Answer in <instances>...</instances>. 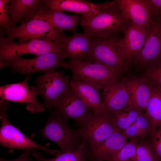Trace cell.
<instances>
[{
  "mask_svg": "<svg viewBox=\"0 0 161 161\" xmlns=\"http://www.w3.org/2000/svg\"><path fill=\"white\" fill-rule=\"evenodd\" d=\"M92 16L80 17L84 34L90 38H104L125 31L128 20L123 15L117 2Z\"/></svg>",
  "mask_w": 161,
  "mask_h": 161,
  "instance_id": "6da1fadb",
  "label": "cell"
},
{
  "mask_svg": "<svg viewBox=\"0 0 161 161\" xmlns=\"http://www.w3.org/2000/svg\"><path fill=\"white\" fill-rule=\"evenodd\" d=\"M50 112L45 125L38 131L42 137L56 144L61 153L72 151L78 147L84 139L78 129L71 128L67 120L59 114Z\"/></svg>",
  "mask_w": 161,
  "mask_h": 161,
  "instance_id": "7a4b0ae2",
  "label": "cell"
},
{
  "mask_svg": "<svg viewBox=\"0 0 161 161\" xmlns=\"http://www.w3.org/2000/svg\"><path fill=\"white\" fill-rule=\"evenodd\" d=\"M70 80L63 71L48 72L36 78V85L30 89L36 97L39 95L42 97L44 105L50 111L71 87Z\"/></svg>",
  "mask_w": 161,
  "mask_h": 161,
  "instance_id": "3957f363",
  "label": "cell"
},
{
  "mask_svg": "<svg viewBox=\"0 0 161 161\" xmlns=\"http://www.w3.org/2000/svg\"><path fill=\"white\" fill-rule=\"evenodd\" d=\"M65 58L63 51L48 52L30 59L15 57L0 62V68L7 66L14 73L28 75L36 72L55 71L58 68L63 67Z\"/></svg>",
  "mask_w": 161,
  "mask_h": 161,
  "instance_id": "277c9868",
  "label": "cell"
},
{
  "mask_svg": "<svg viewBox=\"0 0 161 161\" xmlns=\"http://www.w3.org/2000/svg\"><path fill=\"white\" fill-rule=\"evenodd\" d=\"M9 101L1 98L0 100V118L1 124L0 128V145L5 147L19 149L38 148L56 156L60 151L49 149L42 146L24 135L9 121L7 111L10 106Z\"/></svg>",
  "mask_w": 161,
  "mask_h": 161,
  "instance_id": "5b68a950",
  "label": "cell"
},
{
  "mask_svg": "<svg viewBox=\"0 0 161 161\" xmlns=\"http://www.w3.org/2000/svg\"><path fill=\"white\" fill-rule=\"evenodd\" d=\"M70 70L72 78L102 85L117 79L122 72L99 62L87 60L65 62L63 67Z\"/></svg>",
  "mask_w": 161,
  "mask_h": 161,
  "instance_id": "8992f818",
  "label": "cell"
},
{
  "mask_svg": "<svg viewBox=\"0 0 161 161\" xmlns=\"http://www.w3.org/2000/svg\"><path fill=\"white\" fill-rule=\"evenodd\" d=\"M62 51L57 43L47 39L35 38L26 42H16L14 40H7L0 36V62L24 54L38 55Z\"/></svg>",
  "mask_w": 161,
  "mask_h": 161,
  "instance_id": "52a82bcc",
  "label": "cell"
},
{
  "mask_svg": "<svg viewBox=\"0 0 161 161\" xmlns=\"http://www.w3.org/2000/svg\"><path fill=\"white\" fill-rule=\"evenodd\" d=\"M91 38V50L84 60L97 61L122 72L126 69L129 62L121 56L118 38L112 36L104 38Z\"/></svg>",
  "mask_w": 161,
  "mask_h": 161,
  "instance_id": "ba28073f",
  "label": "cell"
},
{
  "mask_svg": "<svg viewBox=\"0 0 161 161\" xmlns=\"http://www.w3.org/2000/svg\"><path fill=\"white\" fill-rule=\"evenodd\" d=\"M41 10L31 19L12 29L5 38L8 40L17 39L19 42L35 38L55 41L60 32L44 17Z\"/></svg>",
  "mask_w": 161,
  "mask_h": 161,
  "instance_id": "9c48e42d",
  "label": "cell"
},
{
  "mask_svg": "<svg viewBox=\"0 0 161 161\" xmlns=\"http://www.w3.org/2000/svg\"><path fill=\"white\" fill-rule=\"evenodd\" d=\"M75 90L71 87L50 112L61 115L66 120H73L79 127L93 114Z\"/></svg>",
  "mask_w": 161,
  "mask_h": 161,
  "instance_id": "30bf717a",
  "label": "cell"
},
{
  "mask_svg": "<svg viewBox=\"0 0 161 161\" xmlns=\"http://www.w3.org/2000/svg\"><path fill=\"white\" fill-rule=\"evenodd\" d=\"M118 129L109 114L94 113L78 129L82 137L88 141L91 150L101 144Z\"/></svg>",
  "mask_w": 161,
  "mask_h": 161,
  "instance_id": "8fae6325",
  "label": "cell"
},
{
  "mask_svg": "<svg viewBox=\"0 0 161 161\" xmlns=\"http://www.w3.org/2000/svg\"><path fill=\"white\" fill-rule=\"evenodd\" d=\"M30 76L26 75L22 82L10 83L0 86V97L8 101L29 104L27 109L32 113L44 111L43 103L39 102L28 84Z\"/></svg>",
  "mask_w": 161,
  "mask_h": 161,
  "instance_id": "7c38bea8",
  "label": "cell"
},
{
  "mask_svg": "<svg viewBox=\"0 0 161 161\" xmlns=\"http://www.w3.org/2000/svg\"><path fill=\"white\" fill-rule=\"evenodd\" d=\"M103 101L109 113L114 114L133 106L124 80L119 78L101 86Z\"/></svg>",
  "mask_w": 161,
  "mask_h": 161,
  "instance_id": "4fadbf2b",
  "label": "cell"
},
{
  "mask_svg": "<svg viewBox=\"0 0 161 161\" xmlns=\"http://www.w3.org/2000/svg\"><path fill=\"white\" fill-rule=\"evenodd\" d=\"M55 42L64 52L65 58L69 60H84L91 50V38L83 33L68 36L60 32Z\"/></svg>",
  "mask_w": 161,
  "mask_h": 161,
  "instance_id": "5bb4252c",
  "label": "cell"
},
{
  "mask_svg": "<svg viewBox=\"0 0 161 161\" xmlns=\"http://www.w3.org/2000/svg\"><path fill=\"white\" fill-rule=\"evenodd\" d=\"M123 16L131 23L146 30L153 21L147 0H116Z\"/></svg>",
  "mask_w": 161,
  "mask_h": 161,
  "instance_id": "9a60e30c",
  "label": "cell"
},
{
  "mask_svg": "<svg viewBox=\"0 0 161 161\" xmlns=\"http://www.w3.org/2000/svg\"><path fill=\"white\" fill-rule=\"evenodd\" d=\"M147 31L142 47L133 58L142 66L155 62L161 55V22L153 21Z\"/></svg>",
  "mask_w": 161,
  "mask_h": 161,
  "instance_id": "2e32d148",
  "label": "cell"
},
{
  "mask_svg": "<svg viewBox=\"0 0 161 161\" xmlns=\"http://www.w3.org/2000/svg\"><path fill=\"white\" fill-rule=\"evenodd\" d=\"M147 35L146 29L131 23L125 31L123 38L118 39V44L122 58L129 62L141 49Z\"/></svg>",
  "mask_w": 161,
  "mask_h": 161,
  "instance_id": "e0dca14e",
  "label": "cell"
},
{
  "mask_svg": "<svg viewBox=\"0 0 161 161\" xmlns=\"http://www.w3.org/2000/svg\"><path fill=\"white\" fill-rule=\"evenodd\" d=\"M114 2V1L96 4L81 0H44V4L49 8L62 11H71L87 17L97 14Z\"/></svg>",
  "mask_w": 161,
  "mask_h": 161,
  "instance_id": "ac0fdd59",
  "label": "cell"
},
{
  "mask_svg": "<svg viewBox=\"0 0 161 161\" xmlns=\"http://www.w3.org/2000/svg\"><path fill=\"white\" fill-rule=\"evenodd\" d=\"M70 81L71 87L94 113L102 115L109 114L101 99L100 85L72 78Z\"/></svg>",
  "mask_w": 161,
  "mask_h": 161,
  "instance_id": "d6986e66",
  "label": "cell"
},
{
  "mask_svg": "<svg viewBox=\"0 0 161 161\" xmlns=\"http://www.w3.org/2000/svg\"><path fill=\"white\" fill-rule=\"evenodd\" d=\"M44 0H9V12L13 28L33 18L44 5ZM12 28V29H13Z\"/></svg>",
  "mask_w": 161,
  "mask_h": 161,
  "instance_id": "ffe728a7",
  "label": "cell"
},
{
  "mask_svg": "<svg viewBox=\"0 0 161 161\" xmlns=\"http://www.w3.org/2000/svg\"><path fill=\"white\" fill-rule=\"evenodd\" d=\"M133 106L145 111L150 98L152 85L144 77L131 76L124 80Z\"/></svg>",
  "mask_w": 161,
  "mask_h": 161,
  "instance_id": "44dd1931",
  "label": "cell"
},
{
  "mask_svg": "<svg viewBox=\"0 0 161 161\" xmlns=\"http://www.w3.org/2000/svg\"><path fill=\"white\" fill-rule=\"evenodd\" d=\"M41 11L44 17L59 32L65 30L76 31V27L80 23L78 15L67 14L64 11L47 7L44 4Z\"/></svg>",
  "mask_w": 161,
  "mask_h": 161,
  "instance_id": "7402d4cb",
  "label": "cell"
},
{
  "mask_svg": "<svg viewBox=\"0 0 161 161\" xmlns=\"http://www.w3.org/2000/svg\"><path fill=\"white\" fill-rule=\"evenodd\" d=\"M127 142L123 131L118 129L100 145L91 150L92 156L96 160H107L117 153Z\"/></svg>",
  "mask_w": 161,
  "mask_h": 161,
  "instance_id": "603a6c76",
  "label": "cell"
},
{
  "mask_svg": "<svg viewBox=\"0 0 161 161\" xmlns=\"http://www.w3.org/2000/svg\"><path fill=\"white\" fill-rule=\"evenodd\" d=\"M145 112L151 126L152 135L161 124V90L153 85Z\"/></svg>",
  "mask_w": 161,
  "mask_h": 161,
  "instance_id": "cb8c5ba5",
  "label": "cell"
},
{
  "mask_svg": "<svg viewBox=\"0 0 161 161\" xmlns=\"http://www.w3.org/2000/svg\"><path fill=\"white\" fill-rule=\"evenodd\" d=\"M123 133L127 140H135L139 142L151 136V126L145 113L142 112L135 122Z\"/></svg>",
  "mask_w": 161,
  "mask_h": 161,
  "instance_id": "d4e9b609",
  "label": "cell"
},
{
  "mask_svg": "<svg viewBox=\"0 0 161 161\" xmlns=\"http://www.w3.org/2000/svg\"><path fill=\"white\" fill-rule=\"evenodd\" d=\"M87 139L84 138L81 145L76 149L61 153L55 157L52 158L44 157L39 152L32 149L31 154L37 161H85Z\"/></svg>",
  "mask_w": 161,
  "mask_h": 161,
  "instance_id": "484cf974",
  "label": "cell"
},
{
  "mask_svg": "<svg viewBox=\"0 0 161 161\" xmlns=\"http://www.w3.org/2000/svg\"><path fill=\"white\" fill-rule=\"evenodd\" d=\"M142 112L132 106L114 114L109 113V114L116 127L123 131L135 122Z\"/></svg>",
  "mask_w": 161,
  "mask_h": 161,
  "instance_id": "4316f807",
  "label": "cell"
},
{
  "mask_svg": "<svg viewBox=\"0 0 161 161\" xmlns=\"http://www.w3.org/2000/svg\"><path fill=\"white\" fill-rule=\"evenodd\" d=\"M131 161H158L153 151L149 141L139 142L137 146L136 153L131 158Z\"/></svg>",
  "mask_w": 161,
  "mask_h": 161,
  "instance_id": "83f0119b",
  "label": "cell"
},
{
  "mask_svg": "<svg viewBox=\"0 0 161 161\" xmlns=\"http://www.w3.org/2000/svg\"><path fill=\"white\" fill-rule=\"evenodd\" d=\"M9 0H0V34L4 37L13 28L9 12Z\"/></svg>",
  "mask_w": 161,
  "mask_h": 161,
  "instance_id": "f1b7e54d",
  "label": "cell"
},
{
  "mask_svg": "<svg viewBox=\"0 0 161 161\" xmlns=\"http://www.w3.org/2000/svg\"><path fill=\"white\" fill-rule=\"evenodd\" d=\"M139 142L135 140L128 141L117 153L106 161H131V159L135 154Z\"/></svg>",
  "mask_w": 161,
  "mask_h": 161,
  "instance_id": "f546056e",
  "label": "cell"
},
{
  "mask_svg": "<svg viewBox=\"0 0 161 161\" xmlns=\"http://www.w3.org/2000/svg\"><path fill=\"white\" fill-rule=\"evenodd\" d=\"M144 78L161 90V63L155 62L151 64Z\"/></svg>",
  "mask_w": 161,
  "mask_h": 161,
  "instance_id": "4dcf8cb0",
  "label": "cell"
},
{
  "mask_svg": "<svg viewBox=\"0 0 161 161\" xmlns=\"http://www.w3.org/2000/svg\"><path fill=\"white\" fill-rule=\"evenodd\" d=\"M149 142L153 151L159 160L161 159V124L151 135Z\"/></svg>",
  "mask_w": 161,
  "mask_h": 161,
  "instance_id": "1f68e13d",
  "label": "cell"
},
{
  "mask_svg": "<svg viewBox=\"0 0 161 161\" xmlns=\"http://www.w3.org/2000/svg\"><path fill=\"white\" fill-rule=\"evenodd\" d=\"M153 14L157 17H161V0H147Z\"/></svg>",
  "mask_w": 161,
  "mask_h": 161,
  "instance_id": "d6a6232c",
  "label": "cell"
},
{
  "mask_svg": "<svg viewBox=\"0 0 161 161\" xmlns=\"http://www.w3.org/2000/svg\"><path fill=\"white\" fill-rule=\"evenodd\" d=\"M31 154V149L25 150L23 154L16 159L8 160L0 157V161H32V159L30 157Z\"/></svg>",
  "mask_w": 161,
  "mask_h": 161,
  "instance_id": "836d02e7",
  "label": "cell"
},
{
  "mask_svg": "<svg viewBox=\"0 0 161 161\" xmlns=\"http://www.w3.org/2000/svg\"><path fill=\"white\" fill-rule=\"evenodd\" d=\"M96 161H107L106 160H96Z\"/></svg>",
  "mask_w": 161,
  "mask_h": 161,
  "instance_id": "e575fe53",
  "label": "cell"
},
{
  "mask_svg": "<svg viewBox=\"0 0 161 161\" xmlns=\"http://www.w3.org/2000/svg\"><path fill=\"white\" fill-rule=\"evenodd\" d=\"M158 161H161V159L159 160Z\"/></svg>",
  "mask_w": 161,
  "mask_h": 161,
  "instance_id": "d590c367",
  "label": "cell"
}]
</instances>
